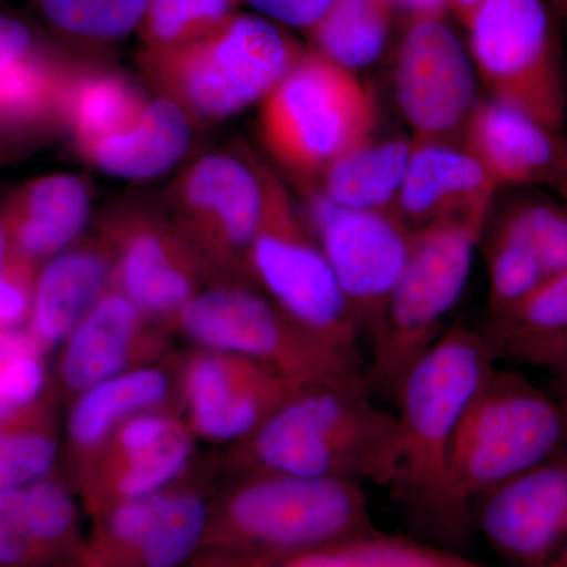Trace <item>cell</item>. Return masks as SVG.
Wrapping results in <instances>:
<instances>
[{
    "label": "cell",
    "mask_w": 567,
    "mask_h": 567,
    "mask_svg": "<svg viewBox=\"0 0 567 567\" xmlns=\"http://www.w3.org/2000/svg\"><path fill=\"white\" fill-rule=\"evenodd\" d=\"M496 361L483 331L456 324L406 371L394 393L399 470L390 494L417 524L446 539L473 529L451 495L450 458L462 415Z\"/></svg>",
    "instance_id": "1"
},
{
    "label": "cell",
    "mask_w": 567,
    "mask_h": 567,
    "mask_svg": "<svg viewBox=\"0 0 567 567\" xmlns=\"http://www.w3.org/2000/svg\"><path fill=\"white\" fill-rule=\"evenodd\" d=\"M241 445L249 473L333 477L386 491L398 477V420L375 404L364 371L301 386Z\"/></svg>",
    "instance_id": "2"
},
{
    "label": "cell",
    "mask_w": 567,
    "mask_h": 567,
    "mask_svg": "<svg viewBox=\"0 0 567 567\" xmlns=\"http://www.w3.org/2000/svg\"><path fill=\"white\" fill-rule=\"evenodd\" d=\"M363 484L251 472L212 518L208 557H292L375 533Z\"/></svg>",
    "instance_id": "3"
},
{
    "label": "cell",
    "mask_w": 567,
    "mask_h": 567,
    "mask_svg": "<svg viewBox=\"0 0 567 567\" xmlns=\"http://www.w3.org/2000/svg\"><path fill=\"white\" fill-rule=\"evenodd\" d=\"M305 52L276 22L237 11L189 43L145 50L141 66L193 122H219L264 102Z\"/></svg>",
    "instance_id": "4"
},
{
    "label": "cell",
    "mask_w": 567,
    "mask_h": 567,
    "mask_svg": "<svg viewBox=\"0 0 567 567\" xmlns=\"http://www.w3.org/2000/svg\"><path fill=\"white\" fill-rule=\"evenodd\" d=\"M567 451V420L550 391L496 365L466 406L450 458V487L462 516L488 492Z\"/></svg>",
    "instance_id": "5"
},
{
    "label": "cell",
    "mask_w": 567,
    "mask_h": 567,
    "mask_svg": "<svg viewBox=\"0 0 567 567\" xmlns=\"http://www.w3.org/2000/svg\"><path fill=\"white\" fill-rule=\"evenodd\" d=\"M487 224L447 221L412 230L409 254L369 342L364 375L374 394L394 398L406 371L447 330L468 284Z\"/></svg>",
    "instance_id": "6"
},
{
    "label": "cell",
    "mask_w": 567,
    "mask_h": 567,
    "mask_svg": "<svg viewBox=\"0 0 567 567\" xmlns=\"http://www.w3.org/2000/svg\"><path fill=\"white\" fill-rule=\"evenodd\" d=\"M372 92L352 71L315 51L262 102L260 132L298 186L315 183L342 155L374 136Z\"/></svg>",
    "instance_id": "7"
},
{
    "label": "cell",
    "mask_w": 567,
    "mask_h": 567,
    "mask_svg": "<svg viewBox=\"0 0 567 567\" xmlns=\"http://www.w3.org/2000/svg\"><path fill=\"white\" fill-rule=\"evenodd\" d=\"M248 265L249 276L284 315L323 346L364 368L360 353L363 331L303 213L271 169Z\"/></svg>",
    "instance_id": "8"
},
{
    "label": "cell",
    "mask_w": 567,
    "mask_h": 567,
    "mask_svg": "<svg viewBox=\"0 0 567 567\" xmlns=\"http://www.w3.org/2000/svg\"><path fill=\"white\" fill-rule=\"evenodd\" d=\"M468 52L491 99L561 133L567 74L544 0H484L466 25Z\"/></svg>",
    "instance_id": "9"
},
{
    "label": "cell",
    "mask_w": 567,
    "mask_h": 567,
    "mask_svg": "<svg viewBox=\"0 0 567 567\" xmlns=\"http://www.w3.org/2000/svg\"><path fill=\"white\" fill-rule=\"evenodd\" d=\"M183 331L213 353L264 365L298 385L364 371L284 315L267 293L224 282L196 293L178 312Z\"/></svg>",
    "instance_id": "10"
},
{
    "label": "cell",
    "mask_w": 567,
    "mask_h": 567,
    "mask_svg": "<svg viewBox=\"0 0 567 567\" xmlns=\"http://www.w3.org/2000/svg\"><path fill=\"white\" fill-rule=\"evenodd\" d=\"M268 167L240 151L208 153L171 188L174 223L219 267L249 275V251L262 221Z\"/></svg>",
    "instance_id": "11"
},
{
    "label": "cell",
    "mask_w": 567,
    "mask_h": 567,
    "mask_svg": "<svg viewBox=\"0 0 567 567\" xmlns=\"http://www.w3.org/2000/svg\"><path fill=\"white\" fill-rule=\"evenodd\" d=\"M301 189L306 223L371 342L404 267L412 230L394 212L352 210L331 203L315 188Z\"/></svg>",
    "instance_id": "12"
},
{
    "label": "cell",
    "mask_w": 567,
    "mask_h": 567,
    "mask_svg": "<svg viewBox=\"0 0 567 567\" xmlns=\"http://www.w3.org/2000/svg\"><path fill=\"white\" fill-rule=\"evenodd\" d=\"M395 96L413 140L451 142L475 112L477 74L472 55L443 18H413L399 43Z\"/></svg>",
    "instance_id": "13"
},
{
    "label": "cell",
    "mask_w": 567,
    "mask_h": 567,
    "mask_svg": "<svg viewBox=\"0 0 567 567\" xmlns=\"http://www.w3.org/2000/svg\"><path fill=\"white\" fill-rule=\"evenodd\" d=\"M107 215L103 233L117 251L118 292L142 315H178L196 295L200 252L151 204H122Z\"/></svg>",
    "instance_id": "14"
},
{
    "label": "cell",
    "mask_w": 567,
    "mask_h": 567,
    "mask_svg": "<svg viewBox=\"0 0 567 567\" xmlns=\"http://www.w3.org/2000/svg\"><path fill=\"white\" fill-rule=\"evenodd\" d=\"M473 527L502 557L546 565L567 540V451L477 499Z\"/></svg>",
    "instance_id": "15"
},
{
    "label": "cell",
    "mask_w": 567,
    "mask_h": 567,
    "mask_svg": "<svg viewBox=\"0 0 567 567\" xmlns=\"http://www.w3.org/2000/svg\"><path fill=\"white\" fill-rule=\"evenodd\" d=\"M303 385L227 354H200L188 365L186 401L196 431L215 442H244Z\"/></svg>",
    "instance_id": "16"
},
{
    "label": "cell",
    "mask_w": 567,
    "mask_h": 567,
    "mask_svg": "<svg viewBox=\"0 0 567 567\" xmlns=\"http://www.w3.org/2000/svg\"><path fill=\"white\" fill-rule=\"evenodd\" d=\"M496 183L464 145L413 140L394 213L410 230L447 221H488Z\"/></svg>",
    "instance_id": "17"
},
{
    "label": "cell",
    "mask_w": 567,
    "mask_h": 567,
    "mask_svg": "<svg viewBox=\"0 0 567 567\" xmlns=\"http://www.w3.org/2000/svg\"><path fill=\"white\" fill-rule=\"evenodd\" d=\"M464 147L499 185H548L557 181L567 136L496 100L480 102L464 132Z\"/></svg>",
    "instance_id": "18"
},
{
    "label": "cell",
    "mask_w": 567,
    "mask_h": 567,
    "mask_svg": "<svg viewBox=\"0 0 567 567\" xmlns=\"http://www.w3.org/2000/svg\"><path fill=\"white\" fill-rule=\"evenodd\" d=\"M91 210L89 188L70 174L33 178L10 194L0 212L9 254L39 264L81 234Z\"/></svg>",
    "instance_id": "19"
},
{
    "label": "cell",
    "mask_w": 567,
    "mask_h": 567,
    "mask_svg": "<svg viewBox=\"0 0 567 567\" xmlns=\"http://www.w3.org/2000/svg\"><path fill=\"white\" fill-rule=\"evenodd\" d=\"M110 238L52 257L37 275L29 328L41 349L65 341L104 293L112 275Z\"/></svg>",
    "instance_id": "20"
},
{
    "label": "cell",
    "mask_w": 567,
    "mask_h": 567,
    "mask_svg": "<svg viewBox=\"0 0 567 567\" xmlns=\"http://www.w3.org/2000/svg\"><path fill=\"white\" fill-rule=\"evenodd\" d=\"M193 121L178 104L158 96L126 132L78 148L82 158L103 173L145 181L181 162L192 144Z\"/></svg>",
    "instance_id": "21"
},
{
    "label": "cell",
    "mask_w": 567,
    "mask_h": 567,
    "mask_svg": "<svg viewBox=\"0 0 567 567\" xmlns=\"http://www.w3.org/2000/svg\"><path fill=\"white\" fill-rule=\"evenodd\" d=\"M142 312L118 290L104 292L65 339L63 383L81 393L125 371Z\"/></svg>",
    "instance_id": "22"
},
{
    "label": "cell",
    "mask_w": 567,
    "mask_h": 567,
    "mask_svg": "<svg viewBox=\"0 0 567 567\" xmlns=\"http://www.w3.org/2000/svg\"><path fill=\"white\" fill-rule=\"evenodd\" d=\"M73 66L47 50L0 70V142H24L63 125Z\"/></svg>",
    "instance_id": "23"
},
{
    "label": "cell",
    "mask_w": 567,
    "mask_h": 567,
    "mask_svg": "<svg viewBox=\"0 0 567 567\" xmlns=\"http://www.w3.org/2000/svg\"><path fill=\"white\" fill-rule=\"evenodd\" d=\"M413 152V140L388 137L363 144L336 159L315 183L327 199L352 210L394 212Z\"/></svg>",
    "instance_id": "24"
},
{
    "label": "cell",
    "mask_w": 567,
    "mask_h": 567,
    "mask_svg": "<svg viewBox=\"0 0 567 567\" xmlns=\"http://www.w3.org/2000/svg\"><path fill=\"white\" fill-rule=\"evenodd\" d=\"M483 333L498 360L546 369L567 344V270L509 311L488 317Z\"/></svg>",
    "instance_id": "25"
},
{
    "label": "cell",
    "mask_w": 567,
    "mask_h": 567,
    "mask_svg": "<svg viewBox=\"0 0 567 567\" xmlns=\"http://www.w3.org/2000/svg\"><path fill=\"white\" fill-rule=\"evenodd\" d=\"M188 567H488L445 548L375 532L292 557H200Z\"/></svg>",
    "instance_id": "26"
},
{
    "label": "cell",
    "mask_w": 567,
    "mask_h": 567,
    "mask_svg": "<svg viewBox=\"0 0 567 567\" xmlns=\"http://www.w3.org/2000/svg\"><path fill=\"white\" fill-rule=\"evenodd\" d=\"M167 377L156 369H133L81 391L69 417L71 442L82 450L100 446L123 423L164 401Z\"/></svg>",
    "instance_id": "27"
},
{
    "label": "cell",
    "mask_w": 567,
    "mask_h": 567,
    "mask_svg": "<svg viewBox=\"0 0 567 567\" xmlns=\"http://www.w3.org/2000/svg\"><path fill=\"white\" fill-rule=\"evenodd\" d=\"M147 103L141 89L123 74L76 69L66 95L63 126L81 148L132 128Z\"/></svg>",
    "instance_id": "28"
},
{
    "label": "cell",
    "mask_w": 567,
    "mask_h": 567,
    "mask_svg": "<svg viewBox=\"0 0 567 567\" xmlns=\"http://www.w3.org/2000/svg\"><path fill=\"white\" fill-rule=\"evenodd\" d=\"M212 518L199 494L167 491L158 514L136 544L106 567H188L203 555Z\"/></svg>",
    "instance_id": "29"
},
{
    "label": "cell",
    "mask_w": 567,
    "mask_h": 567,
    "mask_svg": "<svg viewBox=\"0 0 567 567\" xmlns=\"http://www.w3.org/2000/svg\"><path fill=\"white\" fill-rule=\"evenodd\" d=\"M393 14L388 0H336L309 32L312 51L352 73L365 69L385 51Z\"/></svg>",
    "instance_id": "30"
},
{
    "label": "cell",
    "mask_w": 567,
    "mask_h": 567,
    "mask_svg": "<svg viewBox=\"0 0 567 567\" xmlns=\"http://www.w3.org/2000/svg\"><path fill=\"white\" fill-rule=\"evenodd\" d=\"M486 267L488 317L509 311L548 279L535 244L509 210L488 234Z\"/></svg>",
    "instance_id": "31"
},
{
    "label": "cell",
    "mask_w": 567,
    "mask_h": 567,
    "mask_svg": "<svg viewBox=\"0 0 567 567\" xmlns=\"http://www.w3.org/2000/svg\"><path fill=\"white\" fill-rule=\"evenodd\" d=\"M0 525L18 529L61 558L76 550V505L58 481L44 477L31 486L0 491Z\"/></svg>",
    "instance_id": "32"
},
{
    "label": "cell",
    "mask_w": 567,
    "mask_h": 567,
    "mask_svg": "<svg viewBox=\"0 0 567 567\" xmlns=\"http://www.w3.org/2000/svg\"><path fill=\"white\" fill-rule=\"evenodd\" d=\"M152 0H40L52 28L87 40H115L140 28Z\"/></svg>",
    "instance_id": "33"
},
{
    "label": "cell",
    "mask_w": 567,
    "mask_h": 567,
    "mask_svg": "<svg viewBox=\"0 0 567 567\" xmlns=\"http://www.w3.org/2000/svg\"><path fill=\"white\" fill-rule=\"evenodd\" d=\"M58 445L33 405L0 424V491L31 486L50 475Z\"/></svg>",
    "instance_id": "34"
},
{
    "label": "cell",
    "mask_w": 567,
    "mask_h": 567,
    "mask_svg": "<svg viewBox=\"0 0 567 567\" xmlns=\"http://www.w3.org/2000/svg\"><path fill=\"white\" fill-rule=\"evenodd\" d=\"M241 0H152L140 25L145 50H167L199 39L237 13Z\"/></svg>",
    "instance_id": "35"
},
{
    "label": "cell",
    "mask_w": 567,
    "mask_h": 567,
    "mask_svg": "<svg viewBox=\"0 0 567 567\" xmlns=\"http://www.w3.org/2000/svg\"><path fill=\"white\" fill-rule=\"evenodd\" d=\"M192 454V440L183 429L177 427L159 445L134 456L122 457L110 505L121 499L141 498L167 491L173 481L182 475Z\"/></svg>",
    "instance_id": "36"
},
{
    "label": "cell",
    "mask_w": 567,
    "mask_h": 567,
    "mask_svg": "<svg viewBox=\"0 0 567 567\" xmlns=\"http://www.w3.org/2000/svg\"><path fill=\"white\" fill-rule=\"evenodd\" d=\"M37 264L9 254L0 267V331L18 330L29 322Z\"/></svg>",
    "instance_id": "37"
},
{
    "label": "cell",
    "mask_w": 567,
    "mask_h": 567,
    "mask_svg": "<svg viewBox=\"0 0 567 567\" xmlns=\"http://www.w3.org/2000/svg\"><path fill=\"white\" fill-rule=\"evenodd\" d=\"M257 11L260 17L311 32L333 7L336 0H241Z\"/></svg>",
    "instance_id": "38"
},
{
    "label": "cell",
    "mask_w": 567,
    "mask_h": 567,
    "mask_svg": "<svg viewBox=\"0 0 567 567\" xmlns=\"http://www.w3.org/2000/svg\"><path fill=\"white\" fill-rule=\"evenodd\" d=\"M178 425L158 413L141 412L117 427V446L122 457L134 456L159 445Z\"/></svg>",
    "instance_id": "39"
},
{
    "label": "cell",
    "mask_w": 567,
    "mask_h": 567,
    "mask_svg": "<svg viewBox=\"0 0 567 567\" xmlns=\"http://www.w3.org/2000/svg\"><path fill=\"white\" fill-rule=\"evenodd\" d=\"M58 559L18 529L0 525V567H50Z\"/></svg>",
    "instance_id": "40"
},
{
    "label": "cell",
    "mask_w": 567,
    "mask_h": 567,
    "mask_svg": "<svg viewBox=\"0 0 567 567\" xmlns=\"http://www.w3.org/2000/svg\"><path fill=\"white\" fill-rule=\"evenodd\" d=\"M43 50L24 21L0 13V70Z\"/></svg>",
    "instance_id": "41"
},
{
    "label": "cell",
    "mask_w": 567,
    "mask_h": 567,
    "mask_svg": "<svg viewBox=\"0 0 567 567\" xmlns=\"http://www.w3.org/2000/svg\"><path fill=\"white\" fill-rule=\"evenodd\" d=\"M395 10H404L409 13L410 20L413 18H445L447 0H388Z\"/></svg>",
    "instance_id": "42"
},
{
    "label": "cell",
    "mask_w": 567,
    "mask_h": 567,
    "mask_svg": "<svg viewBox=\"0 0 567 567\" xmlns=\"http://www.w3.org/2000/svg\"><path fill=\"white\" fill-rule=\"evenodd\" d=\"M484 0H447V7H450V11H453L456 14L458 21L462 24L468 25L470 20H472L473 14L476 13V10L483 6Z\"/></svg>",
    "instance_id": "43"
},
{
    "label": "cell",
    "mask_w": 567,
    "mask_h": 567,
    "mask_svg": "<svg viewBox=\"0 0 567 567\" xmlns=\"http://www.w3.org/2000/svg\"><path fill=\"white\" fill-rule=\"evenodd\" d=\"M550 393L557 399L567 420V371L551 375Z\"/></svg>",
    "instance_id": "44"
},
{
    "label": "cell",
    "mask_w": 567,
    "mask_h": 567,
    "mask_svg": "<svg viewBox=\"0 0 567 567\" xmlns=\"http://www.w3.org/2000/svg\"><path fill=\"white\" fill-rule=\"evenodd\" d=\"M551 188L557 189V192L567 199V148L565 159H563L561 169H559L557 181H555Z\"/></svg>",
    "instance_id": "45"
},
{
    "label": "cell",
    "mask_w": 567,
    "mask_h": 567,
    "mask_svg": "<svg viewBox=\"0 0 567 567\" xmlns=\"http://www.w3.org/2000/svg\"><path fill=\"white\" fill-rule=\"evenodd\" d=\"M567 371V344L559 350L557 357H555L554 363L548 368L550 375L559 374V372Z\"/></svg>",
    "instance_id": "46"
},
{
    "label": "cell",
    "mask_w": 567,
    "mask_h": 567,
    "mask_svg": "<svg viewBox=\"0 0 567 567\" xmlns=\"http://www.w3.org/2000/svg\"><path fill=\"white\" fill-rule=\"evenodd\" d=\"M539 567H567V546L563 548L554 558L548 559L546 565Z\"/></svg>",
    "instance_id": "47"
},
{
    "label": "cell",
    "mask_w": 567,
    "mask_h": 567,
    "mask_svg": "<svg viewBox=\"0 0 567 567\" xmlns=\"http://www.w3.org/2000/svg\"><path fill=\"white\" fill-rule=\"evenodd\" d=\"M7 256H9V248H7L6 235H3L2 227H0V267L6 262Z\"/></svg>",
    "instance_id": "48"
},
{
    "label": "cell",
    "mask_w": 567,
    "mask_h": 567,
    "mask_svg": "<svg viewBox=\"0 0 567 567\" xmlns=\"http://www.w3.org/2000/svg\"><path fill=\"white\" fill-rule=\"evenodd\" d=\"M555 6V10L558 11L561 17L567 18V0H551Z\"/></svg>",
    "instance_id": "49"
},
{
    "label": "cell",
    "mask_w": 567,
    "mask_h": 567,
    "mask_svg": "<svg viewBox=\"0 0 567 567\" xmlns=\"http://www.w3.org/2000/svg\"><path fill=\"white\" fill-rule=\"evenodd\" d=\"M11 417L10 413H7L6 410L0 406V424L6 423V421H9Z\"/></svg>",
    "instance_id": "50"
}]
</instances>
